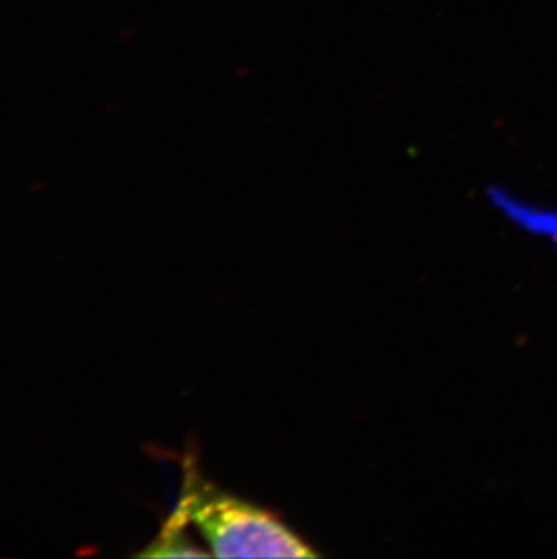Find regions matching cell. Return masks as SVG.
I'll list each match as a JSON object with an SVG mask.
<instances>
[{
  "label": "cell",
  "mask_w": 557,
  "mask_h": 559,
  "mask_svg": "<svg viewBox=\"0 0 557 559\" xmlns=\"http://www.w3.org/2000/svg\"><path fill=\"white\" fill-rule=\"evenodd\" d=\"M176 512L192 523L217 558H313L316 550L274 512L200 480L194 471Z\"/></svg>",
  "instance_id": "6da1fadb"
},
{
  "label": "cell",
  "mask_w": 557,
  "mask_h": 559,
  "mask_svg": "<svg viewBox=\"0 0 557 559\" xmlns=\"http://www.w3.org/2000/svg\"><path fill=\"white\" fill-rule=\"evenodd\" d=\"M189 523L185 522L183 518L179 516L178 512L174 511L173 516L165 523L164 531L159 533L158 538L154 539L151 547H149L143 556H156V558H183V556H206V550L195 549L194 545L190 544V539L185 536V527Z\"/></svg>",
  "instance_id": "7a4b0ae2"
}]
</instances>
